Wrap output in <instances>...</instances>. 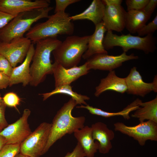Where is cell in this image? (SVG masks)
<instances>
[{
	"label": "cell",
	"instance_id": "cell-1",
	"mask_svg": "<svg viewBox=\"0 0 157 157\" xmlns=\"http://www.w3.org/2000/svg\"><path fill=\"white\" fill-rule=\"evenodd\" d=\"M76 105L75 100L71 98L57 111L53 120L49 138L41 156L66 134H71L84 127V116L74 117L72 115V110Z\"/></svg>",
	"mask_w": 157,
	"mask_h": 157
},
{
	"label": "cell",
	"instance_id": "cell-2",
	"mask_svg": "<svg viewBox=\"0 0 157 157\" xmlns=\"http://www.w3.org/2000/svg\"><path fill=\"white\" fill-rule=\"evenodd\" d=\"M57 38H48L37 42L30 67L31 79L30 84L36 87L42 82L46 76L53 74V64L51 53L61 42Z\"/></svg>",
	"mask_w": 157,
	"mask_h": 157
},
{
	"label": "cell",
	"instance_id": "cell-3",
	"mask_svg": "<svg viewBox=\"0 0 157 157\" xmlns=\"http://www.w3.org/2000/svg\"><path fill=\"white\" fill-rule=\"evenodd\" d=\"M70 17L65 12L49 15L46 21L31 27L26 37L33 44L45 38H57L59 35H71L74 32V26Z\"/></svg>",
	"mask_w": 157,
	"mask_h": 157
},
{
	"label": "cell",
	"instance_id": "cell-4",
	"mask_svg": "<svg viewBox=\"0 0 157 157\" xmlns=\"http://www.w3.org/2000/svg\"><path fill=\"white\" fill-rule=\"evenodd\" d=\"M53 9L49 6L18 14L0 29V42H9L15 38L24 37L34 23L40 19L48 18L49 12Z\"/></svg>",
	"mask_w": 157,
	"mask_h": 157
},
{
	"label": "cell",
	"instance_id": "cell-5",
	"mask_svg": "<svg viewBox=\"0 0 157 157\" xmlns=\"http://www.w3.org/2000/svg\"><path fill=\"white\" fill-rule=\"evenodd\" d=\"M89 36L67 37L52 52L54 62L66 68L77 66L87 49Z\"/></svg>",
	"mask_w": 157,
	"mask_h": 157
},
{
	"label": "cell",
	"instance_id": "cell-6",
	"mask_svg": "<svg viewBox=\"0 0 157 157\" xmlns=\"http://www.w3.org/2000/svg\"><path fill=\"white\" fill-rule=\"evenodd\" d=\"M107 31L103 42L106 50L118 46L122 47L124 52L126 53L130 49H134L148 54L154 53L156 49V39L153 36V34L142 37L130 34L119 35L114 34L111 31Z\"/></svg>",
	"mask_w": 157,
	"mask_h": 157
},
{
	"label": "cell",
	"instance_id": "cell-7",
	"mask_svg": "<svg viewBox=\"0 0 157 157\" xmlns=\"http://www.w3.org/2000/svg\"><path fill=\"white\" fill-rule=\"evenodd\" d=\"M51 123L43 122L20 144V153L29 157H39L47 142Z\"/></svg>",
	"mask_w": 157,
	"mask_h": 157
},
{
	"label": "cell",
	"instance_id": "cell-8",
	"mask_svg": "<svg viewBox=\"0 0 157 157\" xmlns=\"http://www.w3.org/2000/svg\"><path fill=\"white\" fill-rule=\"evenodd\" d=\"M114 126L115 131L133 138L141 146L144 145L147 140L157 141V123L152 121L140 122L133 126L119 122L114 123Z\"/></svg>",
	"mask_w": 157,
	"mask_h": 157
},
{
	"label": "cell",
	"instance_id": "cell-9",
	"mask_svg": "<svg viewBox=\"0 0 157 157\" xmlns=\"http://www.w3.org/2000/svg\"><path fill=\"white\" fill-rule=\"evenodd\" d=\"M32 43L30 40L24 36L15 38L9 42H0V54L15 67L24 61Z\"/></svg>",
	"mask_w": 157,
	"mask_h": 157
},
{
	"label": "cell",
	"instance_id": "cell-10",
	"mask_svg": "<svg viewBox=\"0 0 157 157\" xmlns=\"http://www.w3.org/2000/svg\"><path fill=\"white\" fill-rule=\"evenodd\" d=\"M31 113L30 109H25L21 117L0 132V135L6 138V144H21L32 133L28 123Z\"/></svg>",
	"mask_w": 157,
	"mask_h": 157
},
{
	"label": "cell",
	"instance_id": "cell-11",
	"mask_svg": "<svg viewBox=\"0 0 157 157\" xmlns=\"http://www.w3.org/2000/svg\"><path fill=\"white\" fill-rule=\"evenodd\" d=\"M138 58V56H135L133 53L127 55L124 52L117 56L101 53L92 56L87 59L86 63L90 70L98 69L110 72L120 67L126 61Z\"/></svg>",
	"mask_w": 157,
	"mask_h": 157
},
{
	"label": "cell",
	"instance_id": "cell-12",
	"mask_svg": "<svg viewBox=\"0 0 157 157\" xmlns=\"http://www.w3.org/2000/svg\"><path fill=\"white\" fill-rule=\"evenodd\" d=\"M157 76H155L153 82L150 83L145 82L137 67L132 68L127 76L125 78L127 89L126 92L128 94L142 97L144 96L153 91L157 92Z\"/></svg>",
	"mask_w": 157,
	"mask_h": 157
},
{
	"label": "cell",
	"instance_id": "cell-13",
	"mask_svg": "<svg viewBox=\"0 0 157 157\" xmlns=\"http://www.w3.org/2000/svg\"><path fill=\"white\" fill-rule=\"evenodd\" d=\"M49 0H0V10L14 16L35 9L49 7Z\"/></svg>",
	"mask_w": 157,
	"mask_h": 157
},
{
	"label": "cell",
	"instance_id": "cell-14",
	"mask_svg": "<svg viewBox=\"0 0 157 157\" xmlns=\"http://www.w3.org/2000/svg\"><path fill=\"white\" fill-rule=\"evenodd\" d=\"M53 64V74L55 87L64 85H70L81 76L87 74L90 70L86 62L80 66L69 68H65L55 62Z\"/></svg>",
	"mask_w": 157,
	"mask_h": 157
},
{
	"label": "cell",
	"instance_id": "cell-15",
	"mask_svg": "<svg viewBox=\"0 0 157 157\" xmlns=\"http://www.w3.org/2000/svg\"><path fill=\"white\" fill-rule=\"evenodd\" d=\"M126 13L121 4L105 5L102 22L107 31H122L125 28Z\"/></svg>",
	"mask_w": 157,
	"mask_h": 157
},
{
	"label": "cell",
	"instance_id": "cell-16",
	"mask_svg": "<svg viewBox=\"0 0 157 157\" xmlns=\"http://www.w3.org/2000/svg\"><path fill=\"white\" fill-rule=\"evenodd\" d=\"M33 44L32 43L24 61L19 66L13 68L9 76V85L22 83L24 87L30 84L31 77L30 73V64L35 51Z\"/></svg>",
	"mask_w": 157,
	"mask_h": 157
},
{
	"label": "cell",
	"instance_id": "cell-17",
	"mask_svg": "<svg viewBox=\"0 0 157 157\" xmlns=\"http://www.w3.org/2000/svg\"><path fill=\"white\" fill-rule=\"evenodd\" d=\"M93 139L99 143V152L101 154L108 153L112 148L111 141L114 138L113 131L107 125L101 122H98L91 126Z\"/></svg>",
	"mask_w": 157,
	"mask_h": 157
},
{
	"label": "cell",
	"instance_id": "cell-18",
	"mask_svg": "<svg viewBox=\"0 0 157 157\" xmlns=\"http://www.w3.org/2000/svg\"><path fill=\"white\" fill-rule=\"evenodd\" d=\"M106 31L102 22L95 26L94 33L90 35L87 49L82 56V58L84 59L87 60L97 54H108L103 44L104 33Z\"/></svg>",
	"mask_w": 157,
	"mask_h": 157
},
{
	"label": "cell",
	"instance_id": "cell-19",
	"mask_svg": "<svg viewBox=\"0 0 157 157\" xmlns=\"http://www.w3.org/2000/svg\"><path fill=\"white\" fill-rule=\"evenodd\" d=\"M127 89L125 78L117 76L113 70L110 71L106 77L101 80L99 84L95 88L94 94L98 97L107 90H112L123 94L126 92Z\"/></svg>",
	"mask_w": 157,
	"mask_h": 157
},
{
	"label": "cell",
	"instance_id": "cell-20",
	"mask_svg": "<svg viewBox=\"0 0 157 157\" xmlns=\"http://www.w3.org/2000/svg\"><path fill=\"white\" fill-rule=\"evenodd\" d=\"M74 135L82 147L86 157H94L99 149V143L95 141L92 136L91 127L88 126L76 130Z\"/></svg>",
	"mask_w": 157,
	"mask_h": 157
},
{
	"label": "cell",
	"instance_id": "cell-21",
	"mask_svg": "<svg viewBox=\"0 0 157 157\" xmlns=\"http://www.w3.org/2000/svg\"><path fill=\"white\" fill-rule=\"evenodd\" d=\"M105 9V5L102 0H93L83 12L70 17L71 20L91 21L95 26L102 22Z\"/></svg>",
	"mask_w": 157,
	"mask_h": 157
},
{
	"label": "cell",
	"instance_id": "cell-22",
	"mask_svg": "<svg viewBox=\"0 0 157 157\" xmlns=\"http://www.w3.org/2000/svg\"><path fill=\"white\" fill-rule=\"evenodd\" d=\"M151 16L143 10L126 12L125 28L131 33H135L146 24Z\"/></svg>",
	"mask_w": 157,
	"mask_h": 157
},
{
	"label": "cell",
	"instance_id": "cell-23",
	"mask_svg": "<svg viewBox=\"0 0 157 157\" xmlns=\"http://www.w3.org/2000/svg\"><path fill=\"white\" fill-rule=\"evenodd\" d=\"M141 101V100L139 99H137L128 105L122 110L117 112H106L100 109L94 107L88 104L86 105H81L80 106H76V108L86 109L92 114L105 117L121 116H122L126 119H129L130 118L129 113L132 111H135L140 106L139 103Z\"/></svg>",
	"mask_w": 157,
	"mask_h": 157
},
{
	"label": "cell",
	"instance_id": "cell-24",
	"mask_svg": "<svg viewBox=\"0 0 157 157\" xmlns=\"http://www.w3.org/2000/svg\"><path fill=\"white\" fill-rule=\"evenodd\" d=\"M140 106L131 115L132 117L137 118L140 122L145 120L157 123V97L148 101L139 103Z\"/></svg>",
	"mask_w": 157,
	"mask_h": 157
},
{
	"label": "cell",
	"instance_id": "cell-25",
	"mask_svg": "<svg viewBox=\"0 0 157 157\" xmlns=\"http://www.w3.org/2000/svg\"><path fill=\"white\" fill-rule=\"evenodd\" d=\"M63 94L70 96L75 101L76 104H83L85 105L87 104L85 100H89L90 98L88 96L79 94L74 91L72 87L69 85H64L55 87L51 91L41 94L43 98V101L47 100L51 96L56 94Z\"/></svg>",
	"mask_w": 157,
	"mask_h": 157
},
{
	"label": "cell",
	"instance_id": "cell-26",
	"mask_svg": "<svg viewBox=\"0 0 157 157\" xmlns=\"http://www.w3.org/2000/svg\"><path fill=\"white\" fill-rule=\"evenodd\" d=\"M21 144H6L0 151V157H14L20 153Z\"/></svg>",
	"mask_w": 157,
	"mask_h": 157
},
{
	"label": "cell",
	"instance_id": "cell-27",
	"mask_svg": "<svg viewBox=\"0 0 157 157\" xmlns=\"http://www.w3.org/2000/svg\"><path fill=\"white\" fill-rule=\"evenodd\" d=\"M157 30V15L153 20L147 24H145L137 32L140 37L153 34Z\"/></svg>",
	"mask_w": 157,
	"mask_h": 157
},
{
	"label": "cell",
	"instance_id": "cell-28",
	"mask_svg": "<svg viewBox=\"0 0 157 157\" xmlns=\"http://www.w3.org/2000/svg\"><path fill=\"white\" fill-rule=\"evenodd\" d=\"M6 106L10 107L16 108L19 104L20 99L16 93L13 92L6 94L2 98Z\"/></svg>",
	"mask_w": 157,
	"mask_h": 157
},
{
	"label": "cell",
	"instance_id": "cell-29",
	"mask_svg": "<svg viewBox=\"0 0 157 157\" xmlns=\"http://www.w3.org/2000/svg\"><path fill=\"white\" fill-rule=\"evenodd\" d=\"M149 0H126L125 3L127 11L143 10Z\"/></svg>",
	"mask_w": 157,
	"mask_h": 157
},
{
	"label": "cell",
	"instance_id": "cell-30",
	"mask_svg": "<svg viewBox=\"0 0 157 157\" xmlns=\"http://www.w3.org/2000/svg\"><path fill=\"white\" fill-rule=\"evenodd\" d=\"M13 68L8 60L4 56L0 54V71L10 76Z\"/></svg>",
	"mask_w": 157,
	"mask_h": 157
},
{
	"label": "cell",
	"instance_id": "cell-31",
	"mask_svg": "<svg viewBox=\"0 0 157 157\" xmlns=\"http://www.w3.org/2000/svg\"><path fill=\"white\" fill-rule=\"evenodd\" d=\"M80 1L79 0H56L54 13L65 12V9L68 6Z\"/></svg>",
	"mask_w": 157,
	"mask_h": 157
},
{
	"label": "cell",
	"instance_id": "cell-32",
	"mask_svg": "<svg viewBox=\"0 0 157 157\" xmlns=\"http://www.w3.org/2000/svg\"><path fill=\"white\" fill-rule=\"evenodd\" d=\"M6 106L0 93V132L8 125L5 116Z\"/></svg>",
	"mask_w": 157,
	"mask_h": 157
},
{
	"label": "cell",
	"instance_id": "cell-33",
	"mask_svg": "<svg viewBox=\"0 0 157 157\" xmlns=\"http://www.w3.org/2000/svg\"><path fill=\"white\" fill-rule=\"evenodd\" d=\"M85 154L83 149L78 143L77 142V145L71 152H68L64 157H85Z\"/></svg>",
	"mask_w": 157,
	"mask_h": 157
},
{
	"label": "cell",
	"instance_id": "cell-34",
	"mask_svg": "<svg viewBox=\"0 0 157 157\" xmlns=\"http://www.w3.org/2000/svg\"><path fill=\"white\" fill-rule=\"evenodd\" d=\"M15 16L10 15L0 10V29L5 26Z\"/></svg>",
	"mask_w": 157,
	"mask_h": 157
},
{
	"label": "cell",
	"instance_id": "cell-35",
	"mask_svg": "<svg viewBox=\"0 0 157 157\" xmlns=\"http://www.w3.org/2000/svg\"><path fill=\"white\" fill-rule=\"evenodd\" d=\"M157 6V0H149L143 10L147 14L151 16Z\"/></svg>",
	"mask_w": 157,
	"mask_h": 157
},
{
	"label": "cell",
	"instance_id": "cell-36",
	"mask_svg": "<svg viewBox=\"0 0 157 157\" xmlns=\"http://www.w3.org/2000/svg\"><path fill=\"white\" fill-rule=\"evenodd\" d=\"M9 76L0 71V89L6 88L9 85Z\"/></svg>",
	"mask_w": 157,
	"mask_h": 157
},
{
	"label": "cell",
	"instance_id": "cell-37",
	"mask_svg": "<svg viewBox=\"0 0 157 157\" xmlns=\"http://www.w3.org/2000/svg\"><path fill=\"white\" fill-rule=\"evenodd\" d=\"M104 5L121 4L123 1L122 0H102Z\"/></svg>",
	"mask_w": 157,
	"mask_h": 157
},
{
	"label": "cell",
	"instance_id": "cell-38",
	"mask_svg": "<svg viewBox=\"0 0 157 157\" xmlns=\"http://www.w3.org/2000/svg\"><path fill=\"white\" fill-rule=\"evenodd\" d=\"M6 144V140L3 136L0 135V151Z\"/></svg>",
	"mask_w": 157,
	"mask_h": 157
},
{
	"label": "cell",
	"instance_id": "cell-39",
	"mask_svg": "<svg viewBox=\"0 0 157 157\" xmlns=\"http://www.w3.org/2000/svg\"><path fill=\"white\" fill-rule=\"evenodd\" d=\"M14 157H29L24 156L19 153L17 154Z\"/></svg>",
	"mask_w": 157,
	"mask_h": 157
}]
</instances>
